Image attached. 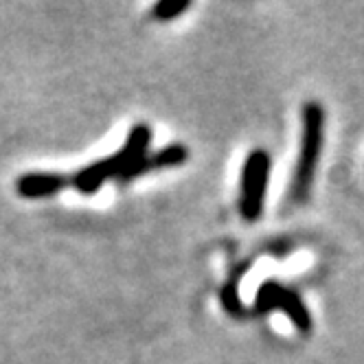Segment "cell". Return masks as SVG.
I'll return each mask as SVG.
<instances>
[{
    "instance_id": "obj_3",
    "label": "cell",
    "mask_w": 364,
    "mask_h": 364,
    "mask_svg": "<svg viewBox=\"0 0 364 364\" xmlns=\"http://www.w3.org/2000/svg\"><path fill=\"white\" fill-rule=\"evenodd\" d=\"M255 309L259 314H270V311L279 309L285 314L301 333H311L314 329V318L311 311L303 303V299L288 285H283L274 279H268L259 285V290L255 294Z\"/></svg>"
},
{
    "instance_id": "obj_5",
    "label": "cell",
    "mask_w": 364,
    "mask_h": 364,
    "mask_svg": "<svg viewBox=\"0 0 364 364\" xmlns=\"http://www.w3.org/2000/svg\"><path fill=\"white\" fill-rule=\"evenodd\" d=\"M68 180L55 171H29L16 180V193L24 200H46L58 196Z\"/></svg>"
},
{
    "instance_id": "obj_7",
    "label": "cell",
    "mask_w": 364,
    "mask_h": 364,
    "mask_svg": "<svg viewBox=\"0 0 364 364\" xmlns=\"http://www.w3.org/2000/svg\"><path fill=\"white\" fill-rule=\"evenodd\" d=\"M189 9H191L189 0H161V3H156L151 7V16L161 22H169V20H176L180 14H185Z\"/></svg>"
},
{
    "instance_id": "obj_2",
    "label": "cell",
    "mask_w": 364,
    "mask_h": 364,
    "mask_svg": "<svg viewBox=\"0 0 364 364\" xmlns=\"http://www.w3.org/2000/svg\"><path fill=\"white\" fill-rule=\"evenodd\" d=\"M270 169H272V159L266 149L257 147L246 156L244 167H242L240 200H237L240 215L246 222H257L264 215Z\"/></svg>"
},
{
    "instance_id": "obj_4",
    "label": "cell",
    "mask_w": 364,
    "mask_h": 364,
    "mask_svg": "<svg viewBox=\"0 0 364 364\" xmlns=\"http://www.w3.org/2000/svg\"><path fill=\"white\" fill-rule=\"evenodd\" d=\"M114 178L117 180L121 178V163L117 159V154H110V156H106V159L95 161L90 165H86L84 169L77 171L70 180V185L75 187L77 193L92 196L106 185L108 180H114Z\"/></svg>"
},
{
    "instance_id": "obj_1",
    "label": "cell",
    "mask_w": 364,
    "mask_h": 364,
    "mask_svg": "<svg viewBox=\"0 0 364 364\" xmlns=\"http://www.w3.org/2000/svg\"><path fill=\"white\" fill-rule=\"evenodd\" d=\"M303 129H301V147L299 161L292 178V198L303 202L309 196L314 185V173L318 167V159L323 151V134H325V110L318 101H307L303 106Z\"/></svg>"
},
{
    "instance_id": "obj_6",
    "label": "cell",
    "mask_w": 364,
    "mask_h": 364,
    "mask_svg": "<svg viewBox=\"0 0 364 364\" xmlns=\"http://www.w3.org/2000/svg\"><path fill=\"white\" fill-rule=\"evenodd\" d=\"M189 159V149L185 145H180V143H173V145H167L159 151H154V154H147L145 159L129 171L121 182H129V180H134L147 171H156V169H169V167H178V165H185Z\"/></svg>"
}]
</instances>
